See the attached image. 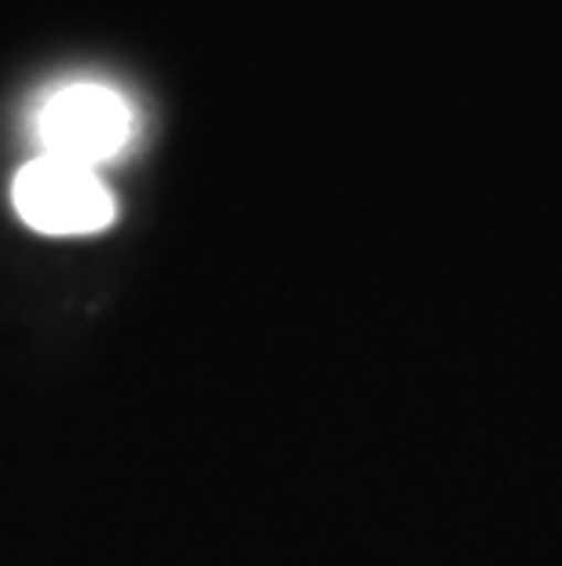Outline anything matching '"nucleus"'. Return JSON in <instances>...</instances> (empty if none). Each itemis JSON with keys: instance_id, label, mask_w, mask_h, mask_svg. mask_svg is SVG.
<instances>
[{"instance_id": "obj_1", "label": "nucleus", "mask_w": 562, "mask_h": 566, "mask_svg": "<svg viewBox=\"0 0 562 566\" xmlns=\"http://www.w3.org/2000/svg\"><path fill=\"white\" fill-rule=\"evenodd\" d=\"M11 201L41 234H95L114 223V198L95 168L47 154L15 176Z\"/></svg>"}, {"instance_id": "obj_2", "label": "nucleus", "mask_w": 562, "mask_h": 566, "mask_svg": "<svg viewBox=\"0 0 562 566\" xmlns=\"http://www.w3.org/2000/svg\"><path fill=\"white\" fill-rule=\"evenodd\" d=\"M38 132L47 158L95 168L128 147L131 111L106 84H66L41 106Z\"/></svg>"}]
</instances>
